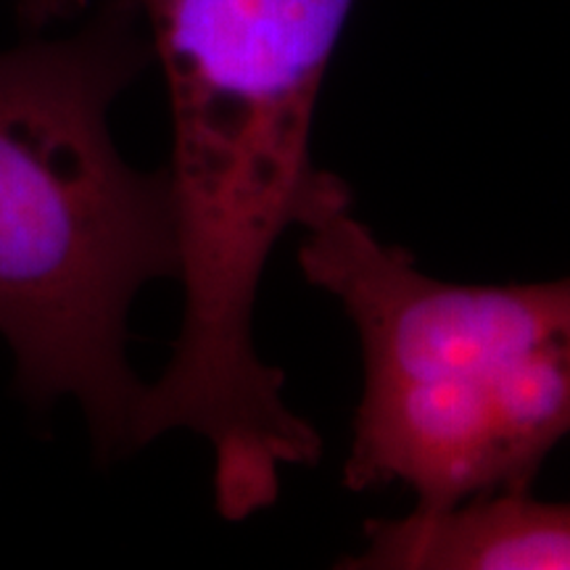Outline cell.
<instances>
[{
    "label": "cell",
    "instance_id": "obj_1",
    "mask_svg": "<svg viewBox=\"0 0 570 570\" xmlns=\"http://www.w3.org/2000/svg\"><path fill=\"white\" fill-rule=\"evenodd\" d=\"M167 88L183 323L146 383L135 449L175 431L212 452L214 508L240 523L273 508L283 473L312 468L323 439L285 404V375L254 344L269 254L354 204L317 167L312 127L354 0H135Z\"/></svg>",
    "mask_w": 570,
    "mask_h": 570
},
{
    "label": "cell",
    "instance_id": "obj_2",
    "mask_svg": "<svg viewBox=\"0 0 570 570\" xmlns=\"http://www.w3.org/2000/svg\"><path fill=\"white\" fill-rule=\"evenodd\" d=\"M140 19L104 0L69 38L0 51V336L19 396L40 412L71 399L101 460L135 452V296L180 273L167 167L127 164L109 125L151 61Z\"/></svg>",
    "mask_w": 570,
    "mask_h": 570
},
{
    "label": "cell",
    "instance_id": "obj_3",
    "mask_svg": "<svg viewBox=\"0 0 570 570\" xmlns=\"http://www.w3.org/2000/svg\"><path fill=\"white\" fill-rule=\"evenodd\" d=\"M302 233L298 267L344 306L365 367L344 489L399 483L425 512L531 491L570 439V275L439 281L356 219L354 204Z\"/></svg>",
    "mask_w": 570,
    "mask_h": 570
},
{
    "label": "cell",
    "instance_id": "obj_4",
    "mask_svg": "<svg viewBox=\"0 0 570 570\" xmlns=\"http://www.w3.org/2000/svg\"><path fill=\"white\" fill-rule=\"evenodd\" d=\"M346 570H570V499L531 491L473 497L449 510H412L362 525Z\"/></svg>",
    "mask_w": 570,
    "mask_h": 570
},
{
    "label": "cell",
    "instance_id": "obj_5",
    "mask_svg": "<svg viewBox=\"0 0 570 570\" xmlns=\"http://www.w3.org/2000/svg\"><path fill=\"white\" fill-rule=\"evenodd\" d=\"M19 11L35 24H46V21L69 17L71 11L80 9L82 0H17Z\"/></svg>",
    "mask_w": 570,
    "mask_h": 570
}]
</instances>
